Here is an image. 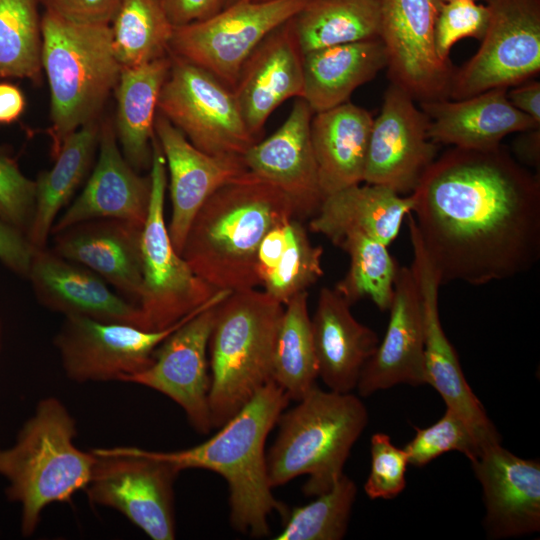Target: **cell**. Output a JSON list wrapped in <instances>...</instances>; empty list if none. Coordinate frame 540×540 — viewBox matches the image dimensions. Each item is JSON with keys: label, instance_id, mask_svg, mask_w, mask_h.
Returning a JSON list of instances; mask_svg holds the SVG:
<instances>
[{"label": "cell", "instance_id": "obj_6", "mask_svg": "<svg viewBox=\"0 0 540 540\" xmlns=\"http://www.w3.org/2000/svg\"><path fill=\"white\" fill-rule=\"evenodd\" d=\"M41 29L42 70L50 89L47 133L54 160L69 135L98 119L117 85L121 66L109 24L77 23L44 11Z\"/></svg>", "mask_w": 540, "mask_h": 540}, {"label": "cell", "instance_id": "obj_49", "mask_svg": "<svg viewBox=\"0 0 540 540\" xmlns=\"http://www.w3.org/2000/svg\"><path fill=\"white\" fill-rule=\"evenodd\" d=\"M514 144L516 156L526 165L539 168L540 127L520 132Z\"/></svg>", "mask_w": 540, "mask_h": 540}, {"label": "cell", "instance_id": "obj_46", "mask_svg": "<svg viewBox=\"0 0 540 540\" xmlns=\"http://www.w3.org/2000/svg\"><path fill=\"white\" fill-rule=\"evenodd\" d=\"M161 3L174 27L205 20L225 6V0H161Z\"/></svg>", "mask_w": 540, "mask_h": 540}, {"label": "cell", "instance_id": "obj_29", "mask_svg": "<svg viewBox=\"0 0 540 540\" xmlns=\"http://www.w3.org/2000/svg\"><path fill=\"white\" fill-rule=\"evenodd\" d=\"M373 119L349 101L313 114L311 142L324 197L363 182Z\"/></svg>", "mask_w": 540, "mask_h": 540}, {"label": "cell", "instance_id": "obj_5", "mask_svg": "<svg viewBox=\"0 0 540 540\" xmlns=\"http://www.w3.org/2000/svg\"><path fill=\"white\" fill-rule=\"evenodd\" d=\"M298 404L282 412L278 435L266 454L272 488L306 475L302 491L318 496L344 474L350 451L368 423L364 403L352 392L315 385Z\"/></svg>", "mask_w": 540, "mask_h": 540}, {"label": "cell", "instance_id": "obj_8", "mask_svg": "<svg viewBox=\"0 0 540 540\" xmlns=\"http://www.w3.org/2000/svg\"><path fill=\"white\" fill-rule=\"evenodd\" d=\"M151 193L142 228V329L164 330L206 304L218 291L199 278L175 250L164 217L167 167L154 134L149 168Z\"/></svg>", "mask_w": 540, "mask_h": 540}, {"label": "cell", "instance_id": "obj_39", "mask_svg": "<svg viewBox=\"0 0 540 540\" xmlns=\"http://www.w3.org/2000/svg\"><path fill=\"white\" fill-rule=\"evenodd\" d=\"M355 482L342 475L325 493L296 507L275 540H340L347 531L356 499Z\"/></svg>", "mask_w": 540, "mask_h": 540}, {"label": "cell", "instance_id": "obj_51", "mask_svg": "<svg viewBox=\"0 0 540 540\" xmlns=\"http://www.w3.org/2000/svg\"><path fill=\"white\" fill-rule=\"evenodd\" d=\"M442 3H448V2H453V1H459V0H440ZM473 1H477V0H473Z\"/></svg>", "mask_w": 540, "mask_h": 540}, {"label": "cell", "instance_id": "obj_35", "mask_svg": "<svg viewBox=\"0 0 540 540\" xmlns=\"http://www.w3.org/2000/svg\"><path fill=\"white\" fill-rule=\"evenodd\" d=\"M307 299L303 291L285 304L273 356V381L295 401L316 385L318 377Z\"/></svg>", "mask_w": 540, "mask_h": 540}, {"label": "cell", "instance_id": "obj_38", "mask_svg": "<svg viewBox=\"0 0 540 540\" xmlns=\"http://www.w3.org/2000/svg\"><path fill=\"white\" fill-rule=\"evenodd\" d=\"M39 0H0V81L42 79Z\"/></svg>", "mask_w": 540, "mask_h": 540}, {"label": "cell", "instance_id": "obj_9", "mask_svg": "<svg viewBox=\"0 0 540 540\" xmlns=\"http://www.w3.org/2000/svg\"><path fill=\"white\" fill-rule=\"evenodd\" d=\"M91 451L96 461L85 488L90 503L117 510L153 540L175 539L174 483L180 472L145 449Z\"/></svg>", "mask_w": 540, "mask_h": 540}, {"label": "cell", "instance_id": "obj_15", "mask_svg": "<svg viewBox=\"0 0 540 540\" xmlns=\"http://www.w3.org/2000/svg\"><path fill=\"white\" fill-rule=\"evenodd\" d=\"M414 98L391 83L379 115L373 119L363 181L411 194L436 159L437 144L428 136L429 119Z\"/></svg>", "mask_w": 540, "mask_h": 540}, {"label": "cell", "instance_id": "obj_21", "mask_svg": "<svg viewBox=\"0 0 540 540\" xmlns=\"http://www.w3.org/2000/svg\"><path fill=\"white\" fill-rule=\"evenodd\" d=\"M386 333L360 374L357 390L369 396L399 384H425L421 297L412 268L399 267Z\"/></svg>", "mask_w": 540, "mask_h": 540}, {"label": "cell", "instance_id": "obj_36", "mask_svg": "<svg viewBox=\"0 0 540 540\" xmlns=\"http://www.w3.org/2000/svg\"><path fill=\"white\" fill-rule=\"evenodd\" d=\"M110 28L113 51L121 68L169 54L174 26L161 0H121Z\"/></svg>", "mask_w": 540, "mask_h": 540}, {"label": "cell", "instance_id": "obj_45", "mask_svg": "<svg viewBox=\"0 0 540 540\" xmlns=\"http://www.w3.org/2000/svg\"><path fill=\"white\" fill-rule=\"evenodd\" d=\"M34 250L25 234L0 220V262L5 267L26 278Z\"/></svg>", "mask_w": 540, "mask_h": 540}, {"label": "cell", "instance_id": "obj_30", "mask_svg": "<svg viewBox=\"0 0 540 540\" xmlns=\"http://www.w3.org/2000/svg\"><path fill=\"white\" fill-rule=\"evenodd\" d=\"M387 65L380 39L334 45L303 54L304 96L314 113L348 102Z\"/></svg>", "mask_w": 540, "mask_h": 540}, {"label": "cell", "instance_id": "obj_41", "mask_svg": "<svg viewBox=\"0 0 540 540\" xmlns=\"http://www.w3.org/2000/svg\"><path fill=\"white\" fill-rule=\"evenodd\" d=\"M490 18L488 5L473 0L442 3L434 31L438 56L449 60L452 46L463 38L482 39Z\"/></svg>", "mask_w": 540, "mask_h": 540}, {"label": "cell", "instance_id": "obj_11", "mask_svg": "<svg viewBox=\"0 0 540 540\" xmlns=\"http://www.w3.org/2000/svg\"><path fill=\"white\" fill-rule=\"evenodd\" d=\"M308 0H241L215 15L174 27L169 53L235 86L255 48Z\"/></svg>", "mask_w": 540, "mask_h": 540}, {"label": "cell", "instance_id": "obj_44", "mask_svg": "<svg viewBox=\"0 0 540 540\" xmlns=\"http://www.w3.org/2000/svg\"><path fill=\"white\" fill-rule=\"evenodd\" d=\"M121 0H39L45 11L72 22L111 23Z\"/></svg>", "mask_w": 540, "mask_h": 540}, {"label": "cell", "instance_id": "obj_47", "mask_svg": "<svg viewBox=\"0 0 540 540\" xmlns=\"http://www.w3.org/2000/svg\"><path fill=\"white\" fill-rule=\"evenodd\" d=\"M511 104L540 124V82L527 80L507 91Z\"/></svg>", "mask_w": 540, "mask_h": 540}, {"label": "cell", "instance_id": "obj_52", "mask_svg": "<svg viewBox=\"0 0 540 540\" xmlns=\"http://www.w3.org/2000/svg\"><path fill=\"white\" fill-rule=\"evenodd\" d=\"M1 334H2V325H1V320H0V347H1Z\"/></svg>", "mask_w": 540, "mask_h": 540}, {"label": "cell", "instance_id": "obj_33", "mask_svg": "<svg viewBox=\"0 0 540 540\" xmlns=\"http://www.w3.org/2000/svg\"><path fill=\"white\" fill-rule=\"evenodd\" d=\"M100 124L98 119L90 121L69 135L53 167L40 172L35 180V212L27 234L34 249L46 247L58 213L89 173L99 143Z\"/></svg>", "mask_w": 540, "mask_h": 540}, {"label": "cell", "instance_id": "obj_37", "mask_svg": "<svg viewBox=\"0 0 540 540\" xmlns=\"http://www.w3.org/2000/svg\"><path fill=\"white\" fill-rule=\"evenodd\" d=\"M336 246L348 254L350 264L334 288L351 305L369 298L380 311H388L400 267L388 246L359 232L345 235Z\"/></svg>", "mask_w": 540, "mask_h": 540}, {"label": "cell", "instance_id": "obj_7", "mask_svg": "<svg viewBox=\"0 0 540 540\" xmlns=\"http://www.w3.org/2000/svg\"><path fill=\"white\" fill-rule=\"evenodd\" d=\"M283 304L254 288L231 292L216 308L208 347L213 428L229 421L268 382Z\"/></svg>", "mask_w": 540, "mask_h": 540}, {"label": "cell", "instance_id": "obj_1", "mask_svg": "<svg viewBox=\"0 0 540 540\" xmlns=\"http://www.w3.org/2000/svg\"><path fill=\"white\" fill-rule=\"evenodd\" d=\"M409 195L418 236L441 285H484L538 263L539 176L502 144L447 150Z\"/></svg>", "mask_w": 540, "mask_h": 540}, {"label": "cell", "instance_id": "obj_27", "mask_svg": "<svg viewBox=\"0 0 540 540\" xmlns=\"http://www.w3.org/2000/svg\"><path fill=\"white\" fill-rule=\"evenodd\" d=\"M351 304L335 289L323 287L311 319L318 377L329 390L352 392L379 338L355 319Z\"/></svg>", "mask_w": 540, "mask_h": 540}, {"label": "cell", "instance_id": "obj_20", "mask_svg": "<svg viewBox=\"0 0 540 540\" xmlns=\"http://www.w3.org/2000/svg\"><path fill=\"white\" fill-rule=\"evenodd\" d=\"M313 114L308 103L297 98L284 123L242 156L249 172L290 198L297 217L315 215L324 198L311 142Z\"/></svg>", "mask_w": 540, "mask_h": 540}, {"label": "cell", "instance_id": "obj_48", "mask_svg": "<svg viewBox=\"0 0 540 540\" xmlns=\"http://www.w3.org/2000/svg\"><path fill=\"white\" fill-rule=\"evenodd\" d=\"M26 108V98L20 87L0 81V125L17 121Z\"/></svg>", "mask_w": 540, "mask_h": 540}, {"label": "cell", "instance_id": "obj_40", "mask_svg": "<svg viewBox=\"0 0 540 540\" xmlns=\"http://www.w3.org/2000/svg\"><path fill=\"white\" fill-rule=\"evenodd\" d=\"M415 431L404 450L409 464L416 467H423L450 451L463 453L471 462L482 450L469 425L450 408H446L437 422L422 429L415 427Z\"/></svg>", "mask_w": 540, "mask_h": 540}, {"label": "cell", "instance_id": "obj_42", "mask_svg": "<svg viewBox=\"0 0 540 540\" xmlns=\"http://www.w3.org/2000/svg\"><path fill=\"white\" fill-rule=\"evenodd\" d=\"M35 201V181L26 177L16 160L0 149V220L27 236Z\"/></svg>", "mask_w": 540, "mask_h": 540}, {"label": "cell", "instance_id": "obj_31", "mask_svg": "<svg viewBox=\"0 0 540 540\" xmlns=\"http://www.w3.org/2000/svg\"><path fill=\"white\" fill-rule=\"evenodd\" d=\"M170 67L168 54L139 66L121 68L114 89L117 139L123 156L137 171L151 166L156 110Z\"/></svg>", "mask_w": 540, "mask_h": 540}, {"label": "cell", "instance_id": "obj_19", "mask_svg": "<svg viewBox=\"0 0 540 540\" xmlns=\"http://www.w3.org/2000/svg\"><path fill=\"white\" fill-rule=\"evenodd\" d=\"M154 133L169 173L172 213L168 231L181 255L191 222L206 199L248 170L242 156L210 155L199 150L159 112Z\"/></svg>", "mask_w": 540, "mask_h": 540}, {"label": "cell", "instance_id": "obj_3", "mask_svg": "<svg viewBox=\"0 0 540 540\" xmlns=\"http://www.w3.org/2000/svg\"><path fill=\"white\" fill-rule=\"evenodd\" d=\"M286 392L268 382L211 438L191 448L148 451L179 472L199 468L222 476L228 485L230 523L243 534L265 537L273 511L286 515L269 483L265 443L289 403Z\"/></svg>", "mask_w": 540, "mask_h": 540}, {"label": "cell", "instance_id": "obj_22", "mask_svg": "<svg viewBox=\"0 0 540 540\" xmlns=\"http://www.w3.org/2000/svg\"><path fill=\"white\" fill-rule=\"evenodd\" d=\"M98 146V160L85 187L55 221L51 235L98 218L120 219L143 227L150 202V177L141 176L125 159L109 119L100 124Z\"/></svg>", "mask_w": 540, "mask_h": 540}, {"label": "cell", "instance_id": "obj_25", "mask_svg": "<svg viewBox=\"0 0 540 540\" xmlns=\"http://www.w3.org/2000/svg\"><path fill=\"white\" fill-rule=\"evenodd\" d=\"M142 228L120 219H91L52 234V250L90 269L136 305L142 283Z\"/></svg>", "mask_w": 540, "mask_h": 540}, {"label": "cell", "instance_id": "obj_28", "mask_svg": "<svg viewBox=\"0 0 540 540\" xmlns=\"http://www.w3.org/2000/svg\"><path fill=\"white\" fill-rule=\"evenodd\" d=\"M411 211L410 195L380 185L356 184L325 196L309 228L335 245L345 235L359 232L388 246Z\"/></svg>", "mask_w": 540, "mask_h": 540}, {"label": "cell", "instance_id": "obj_32", "mask_svg": "<svg viewBox=\"0 0 540 540\" xmlns=\"http://www.w3.org/2000/svg\"><path fill=\"white\" fill-rule=\"evenodd\" d=\"M323 249L313 245L296 217L273 226L256 253L255 271L264 292L285 305L323 275Z\"/></svg>", "mask_w": 540, "mask_h": 540}, {"label": "cell", "instance_id": "obj_50", "mask_svg": "<svg viewBox=\"0 0 540 540\" xmlns=\"http://www.w3.org/2000/svg\"><path fill=\"white\" fill-rule=\"evenodd\" d=\"M239 1H241V0H225V6H224V8L227 7V6H230V5L234 4V3H236V2H239Z\"/></svg>", "mask_w": 540, "mask_h": 540}, {"label": "cell", "instance_id": "obj_2", "mask_svg": "<svg viewBox=\"0 0 540 540\" xmlns=\"http://www.w3.org/2000/svg\"><path fill=\"white\" fill-rule=\"evenodd\" d=\"M292 217L297 216L290 198L247 171L206 199L191 222L181 256L217 291L255 288L259 244L273 226Z\"/></svg>", "mask_w": 540, "mask_h": 540}, {"label": "cell", "instance_id": "obj_23", "mask_svg": "<svg viewBox=\"0 0 540 540\" xmlns=\"http://www.w3.org/2000/svg\"><path fill=\"white\" fill-rule=\"evenodd\" d=\"M26 278L38 302L50 311L142 329L141 314L134 303L111 291L90 269L52 249L34 250Z\"/></svg>", "mask_w": 540, "mask_h": 540}, {"label": "cell", "instance_id": "obj_10", "mask_svg": "<svg viewBox=\"0 0 540 540\" xmlns=\"http://www.w3.org/2000/svg\"><path fill=\"white\" fill-rule=\"evenodd\" d=\"M170 56L158 112L199 150L243 156L259 140L248 130L233 89L207 70Z\"/></svg>", "mask_w": 540, "mask_h": 540}, {"label": "cell", "instance_id": "obj_14", "mask_svg": "<svg viewBox=\"0 0 540 540\" xmlns=\"http://www.w3.org/2000/svg\"><path fill=\"white\" fill-rule=\"evenodd\" d=\"M440 0H380V40L391 83L415 101L449 98L455 70L436 51Z\"/></svg>", "mask_w": 540, "mask_h": 540}, {"label": "cell", "instance_id": "obj_4", "mask_svg": "<svg viewBox=\"0 0 540 540\" xmlns=\"http://www.w3.org/2000/svg\"><path fill=\"white\" fill-rule=\"evenodd\" d=\"M77 425L64 404L40 400L20 429L16 442L0 448V475L8 481L6 496L21 506V533L31 536L42 511L68 502L88 485L96 456L74 444Z\"/></svg>", "mask_w": 540, "mask_h": 540}, {"label": "cell", "instance_id": "obj_26", "mask_svg": "<svg viewBox=\"0 0 540 540\" xmlns=\"http://www.w3.org/2000/svg\"><path fill=\"white\" fill-rule=\"evenodd\" d=\"M420 108L429 119V138L436 144L459 148L492 149L509 134L540 127L511 104L507 88L453 101L420 102Z\"/></svg>", "mask_w": 540, "mask_h": 540}, {"label": "cell", "instance_id": "obj_17", "mask_svg": "<svg viewBox=\"0 0 540 540\" xmlns=\"http://www.w3.org/2000/svg\"><path fill=\"white\" fill-rule=\"evenodd\" d=\"M218 304L203 310L172 332L156 348L153 363L148 368L121 380L146 386L169 397L183 409L190 425L200 434L213 429L207 348Z\"/></svg>", "mask_w": 540, "mask_h": 540}, {"label": "cell", "instance_id": "obj_13", "mask_svg": "<svg viewBox=\"0 0 540 540\" xmlns=\"http://www.w3.org/2000/svg\"><path fill=\"white\" fill-rule=\"evenodd\" d=\"M489 23L476 54L453 74L449 98L532 79L540 71V0H486Z\"/></svg>", "mask_w": 540, "mask_h": 540}, {"label": "cell", "instance_id": "obj_43", "mask_svg": "<svg viewBox=\"0 0 540 540\" xmlns=\"http://www.w3.org/2000/svg\"><path fill=\"white\" fill-rule=\"evenodd\" d=\"M371 467L364 484L370 499H392L406 486L408 456L406 451L395 446L388 435L375 433L371 437Z\"/></svg>", "mask_w": 540, "mask_h": 540}, {"label": "cell", "instance_id": "obj_12", "mask_svg": "<svg viewBox=\"0 0 540 540\" xmlns=\"http://www.w3.org/2000/svg\"><path fill=\"white\" fill-rule=\"evenodd\" d=\"M230 291H218L206 304L174 325L160 331L65 316L54 337L63 370L72 381H121L153 363L156 348L179 326L203 310L223 301Z\"/></svg>", "mask_w": 540, "mask_h": 540}, {"label": "cell", "instance_id": "obj_24", "mask_svg": "<svg viewBox=\"0 0 540 540\" xmlns=\"http://www.w3.org/2000/svg\"><path fill=\"white\" fill-rule=\"evenodd\" d=\"M233 92L245 124L257 140L278 106L290 98H303V53L292 18L273 30L251 53Z\"/></svg>", "mask_w": 540, "mask_h": 540}, {"label": "cell", "instance_id": "obj_53", "mask_svg": "<svg viewBox=\"0 0 540 540\" xmlns=\"http://www.w3.org/2000/svg\"><path fill=\"white\" fill-rule=\"evenodd\" d=\"M253 1H267V0H253Z\"/></svg>", "mask_w": 540, "mask_h": 540}, {"label": "cell", "instance_id": "obj_18", "mask_svg": "<svg viewBox=\"0 0 540 540\" xmlns=\"http://www.w3.org/2000/svg\"><path fill=\"white\" fill-rule=\"evenodd\" d=\"M483 492L484 526L490 538L520 537L540 529V464L500 442L483 447L470 462Z\"/></svg>", "mask_w": 540, "mask_h": 540}, {"label": "cell", "instance_id": "obj_34", "mask_svg": "<svg viewBox=\"0 0 540 540\" xmlns=\"http://www.w3.org/2000/svg\"><path fill=\"white\" fill-rule=\"evenodd\" d=\"M292 23L303 54L380 39V0H308Z\"/></svg>", "mask_w": 540, "mask_h": 540}, {"label": "cell", "instance_id": "obj_16", "mask_svg": "<svg viewBox=\"0 0 540 540\" xmlns=\"http://www.w3.org/2000/svg\"><path fill=\"white\" fill-rule=\"evenodd\" d=\"M408 225L413 249L411 268L421 297L425 384L431 385L446 407L455 411L469 425L481 448L500 442L497 429L466 381L456 350L443 330L438 307L441 284L422 246L411 214L408 215Z\"/></svg>", "mask_w": 540, "mask_h": 540}]
</instances>
